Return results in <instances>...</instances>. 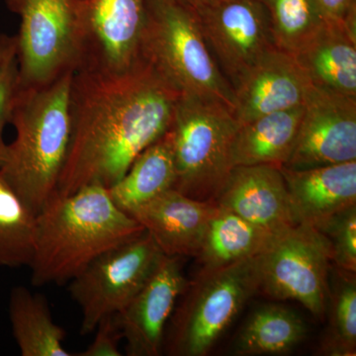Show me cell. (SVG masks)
<instances>
[{"label": "cell", "mask_w": 356, "mask_h": 356, "mask_svg": "<svg viewBox=\"0 0 356 356\" xmlns=\"http://www.w3.org/2000/svg\"><path fill=\"white\" fill-rule=\"evenodd\" d=\"M142 60L119 72L77 70L70 88V139L57 192L109 188L163 137L180 97Z\"/></svg>", "instance_id": "cell-1"}, {"label": "cell", "mask_w": 356, "mask_h": 356, "mask_svg": "<svg viewBox=\"0 0 356 356\" xmlns=\"http://www.w3.org/2000/svg\"><path fill=\"white\" fill-rule=\"evenodd\" d=\"M144 231L102 185L70 194L56 192L37 214L32 284L69 282L96 257Z\"/></svg>", "instance_id": "cell-2"}, {"label": "cell", "mask_w": 356, "mask_h": 356, "mask_svg": "<svg viewBox=\"0 0 356 356\" xmlns=\"http://www.w3.org/2000/svg\"><path fill=\"white\" fill-rule=\"evenodd\" d=\"M74 72L51 83L17 86L0 173L36 214L57 192L70 139V88Z\"/></svg>", "instance_id": "cell-3"}, {"label": "cell", "mask_w": 356, "mask_h": 356, "mask_svg": "<svg viewBox=\"0 0 356 356\" xmlns=\"http://www.w3.org/2000/svg\"><path fill=\"white\" fill-rule=\"evenodd\" d=\"M139 58L180 95L218 100L234 111L233 88L191 9L175 0H146Z\"/></svg>", "instance_id": "cell-4"}, {"label": "cell", "mask_w": 356, "mask_h": 356, "mask_svg": "<svg viewBox=\"0 0 356 356\" xmlns=\"http://www.w3.org/2000/svg\"><path fill=\"white\" fill-rule=\"evenodd\" d=\"M238 122L228 105L180 96L168 134L175 168L173 189L215 203L234 168L232 147Z\"/></svg>", "instance_id": "cell-5"}, {"label": "cell", "mask_w": 356, "mask_h": 356, "mask_svg": "<svg viewBox=\"0 0 356 356\" xmlns=\"http://www.w3.org/2000/svg\"><path fill=\"white\" fill-rule=\"evenodd\" d=\"M259 292V255L196 274L188 281L166 327L163 348L168 355H208L248 300Z\"/></svg>", "instance_id": "cell-6"}, {"label": "cell", "mask_w": 356, "mask_h": 356, "mask_svg": "<svg viewBox=\"0 0 356 356\" xmlns=\"http://www.w3.org/2000/svg\"><path fill=\"white\" fill-rule=\"evenodd\" d=\"M19 16L18 86H37L76 72L81 60V0H6Z\"/></svg>", "instance_id": "cell-7"}, {"label": "cell", "mask_w": 356, "mask_h": 356, "mask_svg": "<svg viewBox=\"0 0 356 356\" xmlns=\"http://www.w3.org/2000/svg\"><path fill=\"white\" fill-rule=\"evenodd\" d=\"M259 292L274 300H293L321 320L329 296L332 252L324 236L297 224L273 234L259 254Z\"/></svg>", "instance_id": "cell-8"}, {"label": "cell", "mask_w": 356, "mask_h": 356, "mask_svg": "<svg viewBox=\"0 0 356 356\" xmlns=\"http://www.w3.org/2000/svg\"><path fill=\"white\" fill-rule=\"evenodd\" d=\"M165 254L146 231L96 257L70 281V297L81 312V332H95L118 314L146 284Z\"/></svg>", "instance_id": "cell-9"}, {"label": "cell", "mask_w": 356, "mask_h": 356, "mask_svg": "<svg viewBox=\"0 0 356 356\" xmlns=\"http://www.w3.org/2000/svg\"><path fill=\"white\" fill-rule=\"evenodd\" d=\"M194 13L211 54L231 86L277 49L261 0H216Z\"/></svg>", "instance_id": "cell-10"}, {"label": "cell", "mask_w": 356, "mask_h": 356, "mask_svg": "<svg viewBox=\"0 0 356 356\" xmlns=\"http://www.w3.org/2000/svg\"><path fill=\"white\" fill-rule=\"evenodd\" d=\"M356 161V97L313 86L283 168L307 170Z\"/></svg>", "instance_id": "cell-11"}, {"label": "cell", "mask_w": 356, "mask_h": 356, "mask_svg": "<svg viewBox=\"0 0 356 356\" xmlns=\"http://www.w3.org/2000/svg\"><path fill=\"white\" fill-rule=\"evenodd\" d=\"M146 0H81L77 70L119 72L139 60Z\"/></svg>", "instance_id": "cell-12"}, {"label": "cell", "mask_w": 356, "mask_h": 356, "mask_svg": "<svg viewBox=\"0 0 356 356\" xmlns=\"http://www.w3.org/2000/svg\"><path fill=\"white\" fill-rule=\"evenodd\" d=\"M187 284L182 257L165 255L146 284L115 315L127 355L163 353L166 327Z\"/></svg>", "instance_id": "cell-13"}, {"label": "cell", "mask_w": 356, "mask_h": 356, "mask_svg": "<svg viewBox=\"0 0 356 356\" xmlns=\"http://www.w3.org/2000/svg\"><path fill=\"white\" fill-rule=\"evenodd\" d=\"M313 86L293 56L274 49L232 86L236 121L302 106Z\"/></svg>", "instance_id": "cell-14"}, {"label": "cell", "mask_w": 356, "mask_h": 356, "mask_svg": "<svg viewBox=\"0 0 356 356\" xmlns=\"http://www.w3.org/2000/svg\"><path fill=\"white\" fill-rule=\"evenodd\" d=\"M215 204L271 234L296 225L281 166H235Z\"/></svg>", "instance_id": "cell-15"}, {"label": "cell", "mask_w": 356, "mask_h": 356, "mask_svg": "<svg viewBox=\"0 0 356 356\" xmlns=\"http://www.w3.org/2000/svg\"><path fill=\"white\" fill-rule=\"evenodd\" d=\"M215 203L201 202L175 189L130 213L168 257H196Z\"/></svg>", "instance_id": "cell-16"}, {"label": "cell", "mask_w": 356, "mask_h": 356, "mask_svg": "<svg viewBox=\"0 0 356 356\" xmlns=\"http://www.w3.org/2000/svg\"><path fill=\"white\" fill-rule=\"evenodd\" d=\"M295 224L316 228L356 205V161L307 170L281 166Z\"/></svg>", "instance_id": "cell-17"}, {"label": "cell", "mask_w": 356, "mask_h": 356, "mask_svg": "<svg viewBox=\"0 0 356 356\" xmlns=\"http://www.w3.org/2000/svg\"><path fill=\"white\" fill-rule=\"evenodd\" d=\"M294 58L314 86L356 97V26L327 23Z\"/></svg>", "instance_id": "cell-18"}, {"label": "cell", "mask_w": 356, "mask_h": 356, "mask_svg": "<svg viewBox=\"0 0 356 356\" xmlns=\"http://www.w3.org/2000/svg\"><path fill=\"white\" fill-rule=\"evenodd\" d=\"M304 105L264 115L238 126L232 147L234 168L286 163L294 147Z\"/></svg>", "instance_id": "cell-19"}, {"label": "cell", "mask_w": 356, "mask_h": 356, "mask_svg": "<svg viewBox=\"0 0 356 356\" xmlns=\"http://www.w3.org/2000/svg\"><path fill=\"white\" fill-rule=\"evenodd\" d=\"M273 234L216 205L195 259L198 273L216 270L261 254Z\"/></svg>", "instance_id": "cell-20"}, {"label": "cell", "mask_w": 356, "mask_h": 356, "mask_svg": "<svg viewBox=\"0 0 356 356\" xmlns=\"http://www.w3.org/2000/svg\"><path fill=\"white\" fill-rule=\"evenodd\" d=\"M9 320L22 356H72L65 348V331L56 324L44 295L23 286L11 290Z\"/></svg>", "instance_id": "cell-21"}, {"label": "cell", "mask_w": 356, "mask_h": 356, "mask_svg": "<svg viewBox=\"0 0 356 356\" xmlns=\"http://www.w3.org/2000/svg\"><path fill=\"white\" fill-rule=\"evenodd\" d=\"M175 184L172 145L165 133L143 151L124 177L107 189L112 201L124 212L130 214L143 204L173 189Z\"/></svg>", "instance_id": "cell-22"}, {"label": "cell", "mask_w": 356, "mask_h": 356, "mask_svg": "<svg viewBox=\"0 0 356 356\" xmlns=\"http://www.w3.org/2000/svg\"><path fill=\"white\" fill-rule=\"evenodd\" d=\"M306 334L298 315L286 307H261L252 314L236 337L234 353L238 355H286Z\"/></svg>", "instance_id": "cell-23"}, {"label": "cell", "mask_w": 356, "mask_h": 356, "mask_svg": "<svg viewBox=\"0 0 356 356\" xmlns=\"http://www.w3.org/2000/svg\"><path fill=\"white\" fill-rule=\"evenodd\" d=\"M37 214L0 173V266H29Z\"/></svg>", "instance_id": "cell-24"}, {"label": "cell", "mask_w": 356, "mask_h": 356, "mask_svg": "<svg viewBox=\"0 0 356 356\" xmlns=\"http://www.w3.org/2000/svg\"><path fill=\"white\" fill-rule=\"evenodd\" d=\"M278 50L294 57L325 24L315 0H261Z\"/></svg>", "instance_id": "cell-25"}, {"label": "cell", "mask_w": 356, "mask_h": 356, "mask_svg": "<svg viewBox=\"0 0 356 356\" xmlns=\"http://www.w3.org/2000/svg\"><path fill=\"white\" fill-rule=\"evenodd\" d=\"M327 299L332 306L331 325L323 341L321 353L325 355H355V273L331 266Z\"/></svg>", "instance_id": "cell-26"}, {"label": "cell", "mask_w": 356, "mask_h": 356, "mask_svg": "<svg viewBox=\"0 0 356 356\" xmlns=\"http://www.w3.org/2000/svg\"><path fill=\"white\" fill-rule=\"evenodd\" d=\"M315 229L329 243L332 266L356 273V205L337 213Z\"/></svg>", "instance_id": "cell-27"}, {"label": "cell", "mask_w": 356, "mask_h": 356, "mask_svg": "<svg viewBox=\"0 0 356 356\" xmlns=\"http://www.w3.org/2000/svg\"><path fill=\"white\" fill-rule=\"evenodd\" d=\"M18 86V70L16 55L7 58L0 65V166L6 156L7 144L4 130L10 120L14 96Z\"/></svg>", "instance_id": "cell-28"}, {"label": "cell", "mask_w": 356, "mask_h": 356, "mask_svg": "<svg viewBox=\"0 0 356 356\" xmlns=\"http://www.w3.org/2000/svg\"><path fill=\"white\" fill-rule=\"evenodd\" d=\"M95 337L79 356H121L119 343L123 337L115 316L103 318L95 327Z\"/></svg>", "instance_id": "cell-29"}, {"label": "cell", "mask_w": 356, "mask_h": 356, "mask_svg": "<svg viewBox=\"0 0 356 356\" xmlns=\"http://www.w3.org/2000/svg\"><path fill=\"white\" fill-rule=\"evenodd\" d=\"M325 22L356 26V0H315Z\"/></svg>", "instance_id": "cell-30"}, {"label": "cell", "mask_w": 356, "mask_h": 356, "mask_svg": "<svg viewBox=\"0 0 356 356\" xmlns=\"http://www.w3.org/2000/svg\"><path fill=\"white\" fill-rule=\"evenodd\" d=\"M13 55H16L15 37L0 34V65Z\"/></svg>", "instance_id": "cell-31"}, {"label": "cell", "mask_w": 356, "mask_h": 356, "mask_svg": "<svg viewBox=\"0 0 356 356\" xmlns=\"http://www.w3.org/2000/svg\"><path fill=\"white\" fill-rule=\"evenodd\" d=\"M175 1L187 7V8L191 9V10L196 11L197 9L201 8V7L212 3V2L216 1V0H175Z\"/></svg>", "instance_id": "cell-32"}]
</instances>
